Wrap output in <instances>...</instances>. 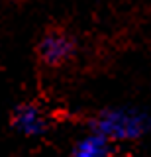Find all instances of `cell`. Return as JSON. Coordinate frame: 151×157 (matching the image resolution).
Returning <instances> with one entry per match:
<instances>
[{
	"mask_svg": "<svg viewBox=\"0 0 151 157\" xmlns=\"http://www.w3.org/2000/svg\"><path fill=\"white\" fill-rule=\"evenodd\" d=\"M149 128L151 118L135 106H110L96 112L90 120V130L102 134L114 145L139 141Z\"/></svg>",
	"mask_w": 151,
	"mask_h": 157,
	"instance_id": "cell-1",
	"label": "cell"
},
{
	"mask_svg": "<svg viewBox=\"0 0 151 157\" xmlns=\"http://www.w3.org/2000/svg\"><path fill=\"white\" fill-rule=\"evenodd\" d=\"M53 118L45 106L37 100L20 102L10 114V126L18 136L26 140H37L43 137L51 130Z\"/></svg>",
	"mask_w": 151,
	"mask_h": 157,
	"instance_id": "cell-2",
	"label": "cell"
},
{
	"mask_svg": "<svg viewBox=\"0 0 151 157\" xmlns=\"http://www.w3.org/2000/svg\"><path fill=\"white\" fill-rule=\"evenodd\" d=\"M77 53V41L71 33L63 29H49L45 32L37 43V57L41 65L49 69H59L71 61Z\"/></svg>",
	"mask_w": 151,
	"mask_h": 157,
	"instance_id": "cell-3",
	"label": "cell"
},
{
	"mask_svg": "<svg viewBox=\"0 0 151 157\" xmlns=\"http://www.w3.org/2000/svg\"><path fill=\"white\" fill-rule=\"evenodd\" d=\"M114 147L110 140L89 128L71 144L69 157H114Z\"/></svg>",
	"mask_w": 151,
	"mask_h": 157,
	"instance_id": "cell-4",
	"label": "cell"
}]
</instances>
